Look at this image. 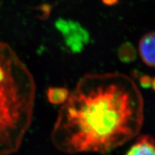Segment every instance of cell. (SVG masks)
<instances>
[{
	"label": "cell",
	"instance_id": "6da1fadb",
	"mask_svg": "<svg viewBox=\"0 0 155 155\" xmlns=\"http://www.w3.org/2000/svg\"><path fill=\"white\" fill-rule=\"evenodd\" d=\"M144 101L129 75L86 73L60 106L50 140L65 154H108L140 134Z\"/></svg>",
	"mask_w": 155,
	"mask_h": 155
},
{
	"label": "cell",
	"instance_id": "7a4b0ae2",
	"mask_svg": "<svg viewBox=\"0 0 155 155\" xmlns=\"http://www.w3.org/2000/svg\"><path fill=\"white\" fill-rule=\"evenodd\" d=\"M36 88L28 65L0 41V155L20 150L33 120Z\"/></svg>",
	"mask_w": 155,
	"mask_h": 155
},
{
	"label": "cell",
	"instance_id": "3957f363",
	"mask_svg": "<svg viewBox=\"0 0 155 155\" xmlns=\"http://www.w3.org/2000/svg\"><path fill=\"white\" fill-rule=\"evenodd\" d=\"M155 33L154 31L147 32L141 37L138 45V53L141 60L147 66L154 68Z\"/></svg>",
	"mask_w": 155,
	"mask_h": 155
},
{
	"label": "cell",
	"instance_id": "277c9868",
	"mask_svg": "<svg viewBox=\"0 0 155 155\" xmlns=\"http://www.w3.org/2000/svg\"><path fill=\"white\" fill-rule=\"evenodd\" d=\"M126 154L131 155L154 154V139L151 135L139 134Z\"/></svg>",
	"mask_w": 155,
	"mask_h": 155
},
{
	"label": "cell",
	"instance_id": "5b68a950",
	"mask_svg": "<svg viewBox=\"0 0 155 155\" xmlns=\"http://www.w3.org/2000/svg\"><path fill=\"white\" fill-rule=\"evenodd\" d=\"M69 92L64 87H50L48 89L46 96L50 104L61 106L67 100Z\"/></svg>",
	"mask_w": 155,
	"mask_h": 155
},
{
	"label": "cell",
	"instance_id": "8992f818",
	"mask_svg": "<svg viewBox=\"0 0 155 155\" xmlns=\"http://www.w3.org/2000/svg\"><path fill=\"white\" fill-rule=\"evenodd\" d=\"M139 81H140L141 86L144 87L152 86V88L154 89V78L151 79L150 76H147V75H143V76H141Z\"/></svg>",
	"mask_w": 155,
	"mask_h": 155
}]
</instances>
